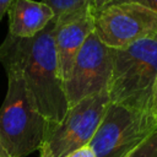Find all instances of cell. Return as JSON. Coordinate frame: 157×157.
Returning <instances> with one entry per match:
<instances>
[{"label":"cell","instance_id":"2e32d148","mask_svg":"<svg viewBox=\"0 0 157 157\" xmlns=\"http://www.w3.org/2000/svg\"><path fill=\"white\" fill-rule=\"evenodd\" d=\"M39 152H40V156L39 157H54L53 153H52V150H50V147L48 146L47 142H43Z\"/></svg>","mask_w":157,"mask_h":157},{"label":"cell","instance_id":"9c48e42d","mask_svg":"<svg viewBox=\"0 0 157 157\" xmlns=\"http://www.w3.org/2000/svg\"><path fill=\"white\" fill-rule=\"evenodd\" d=\"M7 15L9 33L18 38L34 37L54 20L53 10L34 0H13Z\"/></svg>","mask_w":157,"mask_h":157},{"label":"cell","instance_id":"5bb4252c","mask_svg":"<svg viewBox=\"0 0 157 157\" xmlns=\"http://www.w3.org/2000/svg\"><path fill=\"white\" fill-rule=\"evenodd\" d=\"M121 1H134V2H139L142 4L150 9H152L153 11L157 12V0H110L109 2H121ZM108 2V4H109Z\"/></svg>","mask_w":157,"mask_h":157},{"label":"cell","instance_id":"e0dca14e","mask_svg":"<svg viewBox=\"0 0 157 157\" xmlns=\"http://www.w3.org/2000/svg\"><path fill=\"white\" fill-rule=\"evenodd\" d=\"M110 0H96V10H98V9H101L102 6H104V5H107L108 2H109Z\"/></svg>","mask_w":157,"mask_h":157},{"label":"cell","instance_id":"7c38bea8","mask_svg":"<svg viewBox=\"0 0 157 157\" xmlns=\"http://www.w3.org/2000/svg\"><path fill=\"white\" fill-rule=\"evenodd\" d=\"M66 157H96V155H94L93 150L91 148V146L90 145H86L83 147H80V148L72 151Z\"/></svg>","mask_w":157,"mask_h":157},{"label":"cell","instance_id":"5b68a950","mask_svg":"<svg viewBox=\"0 0 157 157\" xmlns=\"http://www.w3.org/2000/svg\"><path fill=\"white\" fill-rule=\"evenodd\" d=\"M94 33L112 49L125 48L157 34V12L134 1L109 2L94 11Z\"/></svg>","mask_w":157,"mask_h":157},{"label":"cell","instance_id":"ba28073f","mask_svg":"<svg viewBox=\"0 0 157 157\" xmlns=\"http://www.w3.org/2000/svg\"><path fill=\"white\" fill-rule=\"evenodd\" d=\"M94 9H87L54 20V40L63 81L67 78L78 50L94 31Z\"/></svg>","mask_w":157,"mask_h":157},{"label":"cell","instance_id":"52a82bcc","mask_svg":"<svg viewBox=\"0 0 157 157\" xmlns=\"http://www.w3.org/2000/svg\"><path fill=\"white\" fill-rule=\"evenodd\" d=\"M112 67L113 49L107 47L93 31L78 50L64 81L69 108L90 96L107 92Z\"/></svg>","mask_w":157,"mask_h":157},{"label":"cell","instance_id":"30bf717a","mask_svg":"<svg viewBox=\"0 0 157 157\" xmlns=\"http://www.w3.org/2000/svg\"><path fill=\"white\" fill-rule=\"evenodd\" d=\"M54 12V20L87 9H97L96 0H42Z\"/></svg>","mask_w":157,"mask_h":157},{"label":"cell","instance_id":"8992f818","mask_svg":"<svg viewBox=\"0 0 157 157\" xmlns=\"http://www.w3.org/2000/svg\"><path fill=\"white\" fill-rule=\"evenodd\" d=\"M109 103L107 92L90 96L70 107L59 124H48L44 142L53 156L66 157L72 151L90 145Z\"/></svg>","mask_w":157,"mask_h":157},{"label":"cell","instance_id":"4fadbf2b","mask_svg":"<svg viewBox=\"0 0 157 157\" xmlns=\"http://www.w3.org/2000/svg\"><path fill=\"white\" fill-rule=\"evenodd\" d=\"M150 112L152 113L153 118L157 121V80L153 85L152 93H151V99H150Z\"/></svg>","mask_w":157,"mask_h":157},{"label":"cell","instance_id":"277c9868","mask_svg":"<svg viewBox=\"0 0 157 157\" xmlns=\"http://www.w3.org/2000/svg\"><path fill=\"white\" fill-rule=\"evenodd\" d=\"M156 131L150 110L109 103L90 146L96 157H124Z\"/></svg>","mask_w":157,"mask_h":157},{"label":"cell","instance_id":"9a60e30c","mask_svg":"<svg viewBox=\"0 0 157 157\" xmlns=\"http://www.w3.org/2000/svg\"><path fill=\"white\" fill-rule=\"evenodd\" d=\"M12 2L13 0H0V20L4 17L5 13H7Z\"/></svg>","mask_w":157,"mask_h":157},{"label":"cell","instance_id":"6da1fadb","mask_svg":"<svg viewBox=\"0 0 157 157\" xmlns=\"http://www.w3.org/2000/svg\"><path fill=\"white\" fill-rule=\"evenodd\" d=\"M55 21L31 38L10 33L0 44V64L21 72L40 114L49 124H59L66 115L69 103L60 76L55 40Z\"/></svg>","mask_w":157,"mask_h":157},{"label":"cell","instance_id":"3957f363","mask_svg":"<svg viewBox=\"0 0 157 157\" xmlns=\"http://www.w3.org/2000/svg\"><path fill=\"white\" fill-rule=\"evenodd\" d=\"M157 80V34L113 49V67L108 83L110 103L150 110Z\"/></svg>","mask_w":157,"mask_h":157},{"label":"cell","instance_id":"7a4b0ae2","mask_svg":"<svg viewBox=\"0 0 157 157\" xmlns=\"http://www.w3.org/2000/svg\"><path fill=\"white\" fill-rule=\"evenodd\" d=\"M5 71L7 92L0 108V140L10 157H26L40 150L49 123L38 110L21 72Z\"/></svg>","mask_w":157,"mask_h":157},{"label":"cell","instance_id":"ac0fdd59","mask_svg":"<svg viewBox=\"0 0 157 157\" xmlns=\"http://www.w3.org/2000/svg\"><path fill=\"white\" fill-rule=\"evenodd\" d=\"M0 157H10V156L7 155V152L5 151V148H4L2 144H1V140H0Z\"/></svg>","mask_w":157,"mask_h":157},{"label":"cell","instance_id":"8fae6325","mask_svg":"<svg viewBox=\"0 0 157 157\" xmlns=\"http://www.w3.org/2000/svg\"><path fill=\"white\" fill-rule=\"evenodd\" d=\"M124 157H157V131Z\"/></svg>","mask_w":157,"mask_h":157}]
</instances>
